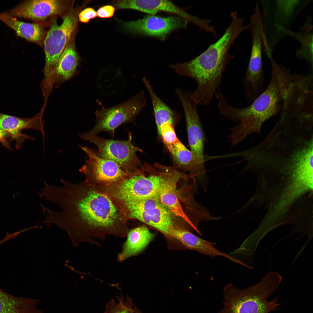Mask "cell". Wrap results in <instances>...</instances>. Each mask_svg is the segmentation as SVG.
Here are the masks:
<instances>
[{"mask_svg": "<svg viewBox=\"0 0 313 313\" xmlns=\"http://www.w3.org/2000/svg\"><path fill=\"white\" fill-rule=\"evenodd\" d=\"M60 181L63 186L50 185L45 197L61 210L47 208L45 224H54L65 231L75 247L82 242L96 244L94 238L102 239L107 235L126 236L128 228L107 195L93 189L85 181L76 184Z\"/></svg>", "mask_w": 313, "mask_h": 313, "instance_id": "6da1fadb", "label": "cell"}, {"mask_svg": "<svg viewBox=\"0 0 313 313\" xmlns=\"http://www.w3.org/2000/svg\"><path fill=\"white\" fill-rule=\"evenodd\" d=\"M230 16L231 22L223 35L204 52L187 62L169 65L177 74L196 82L191 97L198 105L206 106L212 101L219 90L226 66L234 58L230 53V47L241 33L249 28L237 11L232 12Z\"/></svg>", "mask_w": 313, "mask_h": 313, "instance_id": "7a4b0ae2", "label": "cell"}, {"mask_svg": "<svg viewBox=\"0 0 313 313\" xmlns=\"http://www.w3.org/2000/svg\"><path fill=\"white\" fill-rule=\"evenodd\" d=\"M271 74L269 83L263 91L248 106L238 108L225 99L218 105L220 113L229 120L239 122L232 129L234 137L242 141L254 132L259 133L265 122L279 114L285 93L291 75L290 70L270 59Z\"/></svg>", "mask_w": 313, "mask_h": 313, "instance_id": "3957f363", "label": "cell"}, {"mask_svg": "<svg viewBox=\"0 0 313 313\" xmlns=\"http://www.w3.org/2000/svg\"><path fill=\"white\" fill-rule=\"evenodd\" d=\"M281 278L275 273L266 276L258 283L244 289L237 288L231 283L223 290V307L217 313H269L277 310L281 305L277 297L268 301V298L277 288Z\"/></svg>", "mask_w": 313, "mask_h": 313, "instance_id": "277c9868", "label": "cell"}, {"mask_svg": "<svg viewBox=\"0 0 313 313\" xmlns=\"http://www.w3.org/2000/svg\"><path fill=\"white\" fill-rule=\"evenodd\" d=\"M310 0H262L260 12L264 37L263 47L267 55L272 52L277 44L286 36L295 20Z\"/></svg>", "mask_w": 313, "mask_h": 313, "instance_id": "5b68a950", "label": "cell"}, {"mask_svg": "<svg viewBox=\"0 0 313 313\" xmlns=\"http://www.w3.org/2000/svg\"><path fill=\"white\" fill-rule=\"evenodd\" d=\"M87 4L85 2L75 8L73 6L62 17V22L60 25L57 23L56 18L52 21L43 43L45 63L43 71L42 88L49 90L52 88L54 72L60 56L72 36L76 33L79 14Z\"/></svg>", "mask_w": 313, "mask_h": 313, "instance_id": "8992f818", "label": "cell"}, {"mask_svg": "<svg viewBox=\"0 0 313 313\" xmlns=\"http://www.w3.org/2000/svg\"><path fill=\"white\" fill-rule=\"evenodd\" d=\"M139 173L115 183L112 194L122 203L159 196L165 166L157 164L154 167L145 164Z\"/></svg>", "mask_w": 313, "mask_h": 313, "instance_id": "52a82bcc", "label": "cell"}, {"mask_svg": "<svg viewBox=\"0 0 313 313\" xmlns=\"http://www.w3.org/2000/svg\"><path fill=\"white\" fill-rule=\"evenodd\" d=\"M79 135L82 139L97 146L96 152L99 156L115 162L130 175L140 171L143 165L136 153L142 150L133 144L131 132L129 133L126 140L108 139L89 131Z\"/></svg>", "mask_w": 313, "mask_h": 313, "instance_id": "ba28073f", "label": "cell"}, {"mask_svg": "<svg viewBox=\"0 0 313 313\" xmlns=\"http://www.w3.org/2000/svg\"><path fill=\"white\" fill-rule=\"evenodd\" d=\"M125 215L151 226L166 237L176 225L174 216L161 203L158 196L123 203Z\"/></svg>", "mask_w": 313, "mask_h": 313, "instance_id": "9c48e42d", "label": "cell"}, {"mask_svg": "<svg viewBox=\"0 0 313 313\" xmlns=\"http://www.w3.org/2000/svg\"><path fill=\"white\" fill-rule=\"evenodd\" d=\"M147 100L143 90L127 101L113 106L97 110L94 126L89 132L97 134L102 131L114 134L121 124L132 121L145 106Z\"/></svg>", "mask_w": 313, "mask_h": 313, "instance_id": "30bf717a", "label": "cell"}, {"mask_svg": "<svg viewBox=\"0 0 313 313\" xmlns=\"http://www.w3.org/2000/svg\"><path fill=\"white\" fill-rule=\"evenodd\" d=\"M174 92L182 105L185 117L188 142L196 159V170L205 174L204 155L205 136L198 111V105L191 97L192 91L176 88Z\"/></svg>", "mask_w": 313, "mask_h": 313, "instance_id": "8fae6325", "label": "cell"}, {"mask_svg": "<svg viewBox=\"0 0 313 313\" xmlns=\"http://www.w3.org/2000/svg\"><path fill=\"white\" fill-rule=\"evenodd\" d=\"M249 25L252 35V48L248 68L242 82L248 88L257 89L264 85L265 80L262 58L263 30L258 1L256 2L254 12L250 17Z\"/></svg>", "mask_w": 313, "mask_h": 313, "instance_id": "7c38bea8", "label": "cell"}, {"mask_svg": "<svg viewBox=\"0 0 313 313\" xmlns=\"http://www.w3.org/2000/svg\"><path fill=\"white\" fill-rule=\"evenodd\" d=\"M74 3V1L70 0H26L7 12L13 17L30 19L37 23L62 17Z\"/></svg>", "mask_w": 313, "mask_h": 313, "instance_id": "4fadbf2b", "label": "cell"}, {"mask_svg": "<svg viewBox=\"0 0 313 313\" xmlns=\"http://www.w3.org/2000/svg\"><path fill=\"white\" fill-rule=\"evenodd\" d=\"M88 158L79 170L85 177V181H93L107 184L115 183L130 175L115 162L99 156L93 150L79 145Z\"/></svg>", "mask_w": 313, "mask_h": 313, "instance_id": "5bb4252c", "label": "cell"}, {"mask_svg": "<svg viewBox=\"0 0 313 313\" xmlns=\"http://www.w3.org/2000/svg\"><path fill=\"white\" fill-rule=\"evenodd\" d=\"M188 22L178 16L163 17L148 15L123 23L126 30L134 33L164 39L172 31L186 27Z\"/></svg>", "mask_w": 313, "mask_h": 313, "instance_id": "9a60e30c", "label": "cell"}, {"mask_svg": "<svg viewBox=\"0 0 313 313\" xmlns=\"http://www.w3.org/2000/svg\"><path fill=\"white\" fill-rule=\"evenodd\" d=\"M118 5L120 9H134L151 15L161 11L173 13L205 31L209 30L210 27V20L190 14L169 0H121Z\"/></svg>", "mask_w": 313, "mask_h": 313, "instance_id": "2e32d148", "label": "cell"}, {"mask_svg": "<svg viewBox=\"0 0 313 313\" xmlns=\"http://www.w3.org/2000/svg\"><path fill=\"white\" fill-rule=\"evenodd\" d=\"M186 176L173 167L165 166L159 194L161 203L174 215L182 219L192 229L199 233L197 226L184 212L180 203L177 184Z\"/></svg>", "mask_w": 313, "mask_h": 313, "instance_id": "e0dca14e", "label": "cell"}, {"mask_svg": "<svg viewBox=\"0 0 313 313\" xmlns=\"http://www.w3.org/2000/svg\"><path fill=\"white\" fill-rule=\"evenodd\" d=\"M42 114L41 111L32 117L24 118L0 112V130L10 134L12 140L16 141V149H19L26 139H34V137L22 133V130L33 129L44 135V122Z\"/></svg>", "mask_w": 313, "mask_h": 313, "instance_id": "ac0fdd59", "label": "cell"}, {"mask_svg": "<svg viewBox=\"0 0 313 313\" xmlns=\"http://www.w3.org/2000/svg\"><path fill=\"white\" fill-rule=\"evenodd\" d=\"M167 237L179 242L186 248L196 251L212 258L223 256L237 263H240V260L217 249L214 246L215 243L201 238L176 224Z\"/></svg>", "mask_w": 313, "mask_h": 313, "instance_id": "d6986e66", "label": "cell"}, {"mask_svg": "<svg viewBox=\"0 0 313 313\" xmlns=\"http://www.w3.org/2000/svg\"><path fill=\"white\" fill-rule=\"evenodd\" d=\"M75 34L72 36L59 57L53 79L55 88H58L78 73L80 57L75 44Z\"/></svg>", "mask_w": 313, "mask_h": 313, "instance_id": "ffe728a7", "label": "cell"}, {"mask_svg": "<svg viewBox=\"0 0 313 313\" xmlns=\"http://www.w3.org/2000/svg\"><path fill=\"white\" fill-rule=\"evenodd\" d=\"M127 239L122 245V250L118 256L119 261L141 253L154 238V234L145 226L134 228L128 231Z\"/></svg>", "mask_w": 313, "mask_h": 313, "instance_id": "44dd1931", "label": "cell"}, {"mask_svg": "<svg viewBox=\"0 0 313 313\" xmlns=\"http://www.w3.org/2000/svg\"><path fill=\"white\" fill-rule=\"evenodd\" d=\"M284 33L286 36L292 37L299 42L301 47L296 50V55L299 59L305 61L308 64L310 74H313V34L312 16L310 15L308 17L300 32L288 30H285Z\"/></svg>", "mask_w": 313, "mask_h": 313, "instance_id": "7402d4cb", "label": "cell"}, {"mask_svg": "<svg viewBox=\"0 0 313 313\" xmlns=\"http://www.w3.org/2000/svg\"><path fill=\"white\" fill-rule=\"evenodd\" d=\"M0 20L14 30L18 37L28 41L40 45L43 44L46 34L43 28L39 24L20 21L6 12L0 13Z\"/></svg>", "mask_w": 313, "mask_h": 313, "instance_id": "603a6c76", "label": "cell"}, {"mask_svg": "<svg viewBox=\"0 0 313 313\" xmlns=\"http://www.w3.org/2000/svg\"><path fill=\"white\" fill-rule=\"evenodd\" d=\"M38 299L16 297L0 288V313H43L36 306Z\"/></svg>", "mask_w": 313, "mask_h": 313, "instance_id": "cb8c5ba5", "label": "cell"}, {"mask_svg": "<svg viewBox=\"0 0 313 313\" xmlns=\"http://www.w3.org/2000/svg\"><path fill=\"white\" fill-rule=\"evenodd\" d=\"M171 154L174 163L179 168L189 171L196 176V163L192 152L188 149L179 140L167 147Z\"/></svg>", "mask_w": 313, "mask_h": 313, "instance_id": "d4e9b609", "label": "cell"}, {"mask_svg": "<svg viewBox=\"0 0 313 313\" xmlns=\"http://www.w3.org/2000/svg\"><path fill=\"white\" fill-rule=\"evenodd\" d=\"M119 303L112 299L106 305L104 313H141L134 305L132 299L127 295L125 301L123 295L117 296Z\"/></svg>", "mask_w": 313, "mask_h": 313, "instance_id": "484cf974", "label": "cell"}, {"mask_svg": "<svg viewBox=\"0 0 313 313\" xmlns=\"http://www.w3.org/2000/svg\"><path fill=\"white\" fill-rule=\"evenodd\" d=\"M174 126L170 123H167L162 125L160 127L158 134L162 138L166 147L173 144L179 140Z\"/></svg>", "mask_w": 313, "mask_h": 313, "instance_id": "4316f807", "label": "cell"}, {"mask_svg": "<svg viewBox=\"0 0 313 313\" xmlns=\"http://www.w3.org/2000/svg\"><path fill=\"white\" fill-rule=\"evenodd\" d=\"M97 16V12L94 9L89 7L81 11L79 14L78 18L81 22L86 23Z\"/></svg>", "mask_w": 313, "mask_h": 313, "instance_id": "83f0119b", "label": "cell"}, {"mask_svg": "<svg viewBox=\"0 0 313 313\" xmlns=\"http://www.w3.org/2000/svg\"><path fill=\"white\" fill-rule=\"evenodd\" d=\"M115 11L114 7L111 5H107L99 8L97 12V16L101 18L111 17Z\"/></svg>", "mask_w": 313, "mask_h": 313, "instance_id": "f1b7e54d", "label": "cell"}, {"mask_svg": "<svg viewBox=\"0 0 313 313\" xmlns=\"http://www.w3.org/2000/svg\"><path fill=\"white\" fill-rule=\"evenodd\" d=\"M12 141L11 136L9 133L0 130V143L3 146L11 150L12 148L10 143Z\"/></svg>", "mask_w": 313, "mask_h": 313, "instance_id": "f546056e", "label": "cell"}, {"mask_svg": "<svg viewBox=\"0 0 313 313\" xmlns=\"http://www.w3.org/2000/svg\"><path fill=\"white\" fill-rule=\"evenodd\" d=\"M10 238L8 235H6L5 237L3 239L0 241V245L3 243L10 240Z\"/></svg>", "mask_w": 313, "mask_h": 313, "instance_id": "4dcf8cb0", "label": "cell"}]
</instances>
